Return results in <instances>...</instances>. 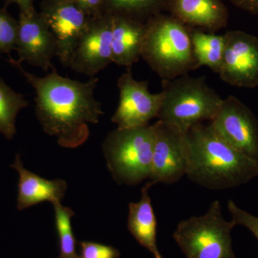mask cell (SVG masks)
Here are the masks:
<instances>
[{"label":"cell","instance_id":"6da1fadb","mask_svg":"<svg viewBox=\"0 0 258 258\" xmlns=\"http://www.w3.org/2000/svg\"><path fill=\"white\" fill-rule=\"evenodd\" d=\"M8 61L35 89V114L44 132L68 149L86 143L90 136L88 125L98 123L104 114L101 102L95 98L98 78L81 82L61 76L55 68L45 77H38L11 57Z\"/></svg>","mask_w":258,"mask_h":258},{"label":"cell","instance_id":"7a4b0ae2","mask_svg":"<svg viewBox=\"0 0 258 258\" xmlns=\"http://www.w3.org/2000/svg\"><path fill=\"white\" fill-rule=\"evenodd\" d=\"M186 176L212 190L231 189L258 176V163L219 138L211 124L194 125L185 134Z\"/></svg>","mask_w":258,"mask_h":258},{"label":"cell","instance_id":"3957f363","mask_svg":"<svg viewBox=\"0 0 258 258\" xmlns=\"http://www.w3.org/2000/svg\"><path fill=\"white\" fill-rule=\"evenodd\" d=\"M142 58L162 80H171L197 69L191 28L171 15L147 20Z\"/></svg>","mask_w":258,"mask_h":258},{"label":"cell","instance_id":"277c9868","mask_svg":"<svg viewBox=\"0 0 258 258\" xmlns=\"http://www.w3.org/2000/svg\"><path fill=\"white\" fill-rule=\"evenodd\" d=\"M161 85L162 101L157 118L184 134L194 125L211 122L223 100L205 77L186 74L162 80Z\"/></svg>","mask_w":258,"mask_h":258},{"label":"cell","instance_id":"5b68a950","mask_svg":"<svg viewBox=\"0 0 258 258\" xmlns=\"http://www.w3.org/2000/svg\"><path fill=\"white\" fill-rule=\"evenodd\" d=\"M154 139V125L117 127L108 134L102 149L107 167L117 184L134 186L149 179Z\"/></svg>","mask_w":258,"mask_h":258},{"label":"cell","instance_id":"8992f818","mask_svg":"<svg viewBox=\"0 0 258 258\" xmlns=\"http://www.w3.org/2000/svg\"><path fill=\"white\" fill-rule=\"evenodd\" d=\"M235 226L224 219L220 202L215 200L205 215L180 221L173 238L186 258H237L231 237Z\"/></svg>","mask_w":258,"mask_h":258},{"label":"cell","instance_id":"52a82bcc","mask_svg":"<svg viewBox=\"0 0 258 258\" xmlns=\"http://www.w3.org/2000/svg\"><path fill=\"white\" fill-rule=\"evenodd\" d=\"M210 124L219 138L258 163V120L238 98L229 96L222 100Z\"/></svg>","mask_w":258,"mask_h":258},{"label":"cell","instance_id":"ba28073f","mask_svg":"<svg viewBox=\"0 0 258 258\" xmlns=\"http://www.w3.org/2000/svg\"><path fill=\"white\" fill-rule=\"evenodd\" d=\"M119 91L118 107L111 121L120 128H137L149 125L157 118L162 101L161 93H152L148 81L134 79L131 69L118 78Z\"/></svg>","mask_w":258,"mask_h":258},{"label":"cell","instance_id":"9c48e42d","mask_svg":"<svg viewBox=\"0 0 258 258\" xmlns=\"http://www.w3.org/2000/svg\"><path fill=\"white\" fill-rule=\"evenodd\" d=\"M224 35L225 50L217 74L223 82L235 87H257V37L241 30H230Z\"/></svg>","mask_w":258,"mask_h":258},{"label":"cell","instance_id":"30bf717a","mask_svg":"<svg viewBox=\"0 0 258 258\" xmlns=\"http://www.w3.org/2000/svg\"><path fill=\"white\" fill-rule=\"evenodd\" d=\"M16 50L20 63L27 62L47 72L54 67L57 56V42L47 22L35 8L20 12Z\"/></svg>","mask_w":258,"mask_h":258},{"label":"cell","instance_id":"8fae6325","mask_svg":"<svg viewBox=\"0 0 258 258\" xmlns=\"http://www.w3.org/2000/svg\"><path fill=\"white\" fill-rule=\"evenodd\" d=\"M112 15L91 18L71 55L69 68L78 74L96 77L113 62Z\"/></svg>","mask_w":258,"mask_h":258},{"label":"cell","instance_id":"7c38bea8","mask_svg":"<svg viewBox=\"0 0 258 258\" xmlns=\"http://www.w3.org/2000/svg\"><path fill=\"white\" fill-rule=\"evenodd\" d=\"M40 14L57 42V58L69 67L70 59L91 18L71 0H42Z\"/></svg>","mask_w":258,"mask_h":258},{"label":"cell","instance_id":"4fadbf2b","mask_svg":"<svg viewBox=\"0 0 258 258\" xmlns=\"http://www.w3.org/2000/svg\"><path fill=\"white\" fill-rule=\"evenodd\" d=\"M153 125L155 139L149 181L174 184L186 175L185 134L159 120Z\"/></svg>","mask_w":258,"mask_h":258},{"label":"cell","instance_id":"5bb4252c","mask_svg":"<svg viewBox=\"0 0 258 258\" xmlns=\"http://www.w3.org/2000/svg\"><path fill=\"white\" fill-rule=\"evenodd\" d=\"M165 8L186 26L207 32H216L228 22V10L221 0H167Z\"/></svg>","mask_w":258,"mask_h":258},{"label":"cell","instance_id":"9a60e30c","mask_svg":"<svg viewBox=\"0 0 258 258\" xmlns=\"http://www.w3.org/2000/svg\"><path fill=\"white\" fill-rule=\"evenodd\" d=\"M10 167L19 174L17 208L24 210L43 202L60 203L67 190L63 179L47 180L25 169L20 154H16L14 163Z\"/></svg>","mask_w":258,"mask_h":258},{"label":"cell","instance_id":"2e32d148","mask_svg":"<svg viewBox=\"0 0 258 258\" xmlns=\"http://www.w3.org/2000/svg\"><path fill=\"white\" fill-rule=\"evenodd\" d=\"M111 15L112 60L118 66L132 69L142 57L147 22Z\"/></svg>","mask_w":258,"mask_h":258},{"label":"cell","instance_id":"e0dca14e","mask_svg":"<svg viewBox=\"0 0 258 258\" xmlns=\"http://www.w3.org/2000/svg\"><path fill=\"white\" fill-rule=\"evenodd\" d=\"M152 181H148L142 189V198L138 203L128 204L127 228L141 245L147 249L154 258H163L157 242V221L149 189Z\"/></svg>","mask_w":258,"mask_h":258},{"label":"cell","instance_id":"ac0fdd59","mask_svg":"<svg viewBox=\"0 0 258 258\" xmlns=\"http://www.w3.org/2000/svg\"><path fill=\"white\" fill-rule=\"evenodd\" d=\"M191 40L197 69L207 66L218 74L225 50V35L191 29Z\"/></svg>","mask_w":258,"mask_h":258},{"label":"cell","instance_id":"d6986e66","mask_svg":"<svg viewBox=\"0 0 258 258\" xmlns=\"http://www.w3.org/2000/svg\"><path fill=\"white\" fill-rule=\"evenodd\" d=\"M28 105L25 96L15 92L0 76V134L8 140L13 139L17 134L19 112Z\"/></svg>","mask_w":258,"mask_h":258},{"label":"cell","instance_id":"ffe728a7","mask_svg":"<svg viewBox=\"0 0 258 258\" xmlns=\"http://www.w3.org/2000/svg\"><path fill=\"white\" fill-rule=\"evenodd\" d=\"M167 0H105L103 13L146 22L165 8Z\"/></svg>","mask_w":258,"mask_h":258},{"label":"cell","instance_id":"44dd1931","mask_svg":"<svg viewBox=\"0 0 258 258\" xmlns=\"http://www.w3.org/2000/svg\"><path fill=\"white\" fill-rule=\"evenodd\" d=\"M52 205L60 242V255L57 258H81L76 252V239L71 225L75 212L71 208L62 206L60 203H54Z\"/></svg>","mask_w":258,"mask_h":258},{"label":"cell","instance_id":"7402d4cb","mask_svg":"<svg viewBox=\"0 0 258 258\" xmlns=\"http://www.w3.org/2000/svg\"><path fill=\"white\" fill-rule=\"evenodd\" d=\"M19 24L5 8H0V52L10 56L12 51L16 50Z\"/></svg>","mask_w":258,"mask_h":258},{"label":"cell","instance_id":"603a6c76","mask_svg":"<svg viewBox=\"0 0 258 258\" xmlns=\"http://www.w3.org/2000/svg\"><path fill=\"white\" fill-rule=\"evenodd\" d=\"M81 258H119L120 251L113 246L88 241L79 242Z\"/></svg>","mask_w":258,"mask_h":258},{"label":"cell","instance_id":"cb8c5ba5","mask_svg":"<svg viewBox=\"0 0 258 258\" xmlns=\"http://www.w3.org/2000/svg\"><path fill=\"white\" fill-rule=\"evenodd\" d=\"M227 209L236 225L244 226L248 229L258 240V217L242 210L232 200L227 203Z\"/></svg>","mask_w":258,"mask_h":258},{"label":"cell","instance_id":"d4e9b609","mask_svg":"<svg viewBox=\"0 0 258 258\" xmlns=\"http://www.w3.org/2000/svg\"><path fill=\"white\" fill-rule=\"evenodd\" d=\"M90 18L101 16L104 9L105 0H71Z\"/></svg>","mask_w":258,"mask_h":258},{"label":"cell","instance_id":"484cf974","mask_svg":"<svg viewBox=\"0 0 258 258\" xmlns=\"http://www.w3.org/2000/svg\"><path fill=\"white\" fill-rule=\"evenodd\" d=\"M237 8L251 14H258V0H230Z\"/></svg>","mask_w":258,"mask_h":258}]
</instances>
